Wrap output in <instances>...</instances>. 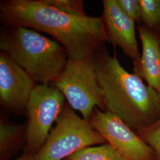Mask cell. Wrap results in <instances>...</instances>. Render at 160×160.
Here are the masks:
<instances>
[{
    "label": "cell",
    "mask_w": 160,
    "mask_h": 160,
    "mask_svg": "<svg viewBox=\"0 0 160 160\" xmlns=\"http://www.w3.org/2000/svg\"><path fill=\"white\" fill-rule=\"evenodd\" d=\"M103 20L108 42L119 47L136 65L140 60L135 22L119 6L116 0H103Z\"/></svg>",
    "instance_id": "obj_9"
},
{
    "label": "cell",
    "mask_w": 160,
    "mask_h": 160,
    "mask_svg": "<svg viewBox=\"0 0 160 160\" xmlns=\"http://www.w3.org/2000/svg\"><path fill=\"white\" fill-rule=\"evenodd\" d=\"M46 4L72 16H87L84 10L83 2L80 0H43Z\"/></svg>",
    "instance_id": "obj_15"
},
{
    "label": "cell",
    "mask_w": 160,
    "mask_h": 160,
    "mask_svg": "<svg viewBox=\"0 0 160 160\" xmlns=\"http://www.w3.org/2000/svg\"><path fill=\"white\" fill-rule=\"evenodd\" d=\"M142 44L139 62L133 66V73L153 88L160 96V37L157 32L143 24L138 25Z\"/></svg>",
    "instance_id": "obj_10"
},
{
    "label": "cell",
    "mask_w": 160,
    "mask_h": 160,
    "mask_svg": "<svg viewBox=\"0 0 160 160\" xmlns=\"http://www.w3.org/2000/svg\"><path fill=\"white\" fill-rule=\"evenodd\" d=\"M106 143L90 122L65 102L55 127L33 160H63L81 149Z\"/></svg>",
    "instance_id": "obj_4"
},
{
    "label": "cell",
    "mask_w": 160,
    "mask_h": 160,
    "mask_svg": "<svg viewBox=\"0 0 160 160\" xmlns=\"http://www.w3.org/2000/svg\"><path fill=\"white\" fill-rule=\"evenodd\" d=\"M65 99L63 94L54 86H35L26 108L28 120L24 152L35 154L41 148L63 109Z\"/></svg>",
    "instance_id": "obj_6"
},
{
    "label": "cell",
    "mask_w": 160,
    "mask_h": 160,
    "mask_svg": "<svg viewBox=\"0 0 160 160\" xmlns=\"http://www.w3.org/2000/svg\"><path fill=\"white\" fill-rule=\"evenodd\" d=\"M120 8L126 14L138 24H142L141 11L139 0H116Z\"/></svg>",
    "instance_id": "obj_16"
},
{
    "label": "cell",
    "mask_w": 160,
    "mask_h": 160,
    "mask_svg": "<svg viewBox=\"0 0 160 160\" xmlns=\"http://www.w3.org/2000/svg\"><path fill=\"white\" fill-rule=\"evenodd\" d=\"M63 160H125L108 143L81 149Z\"/></svg>",
    "instance_id": "obj_12"
},
{
    "label": "cell",
    "mask_w": 160,
    "mask_h": 160,
    "mask_svg": "<svg viewBox=\"0 0 160 160\" xmlns=\"http://www.w3.org/2000/svg\"><path fill=\"white\" fill-rule=\"evenodd\" d=\"M0 49L38 84H52L62 72L69 58L57 41L20 26H8L2 32Z\"/></svg>",
    "instance_id": "obj_3"
},
{
    "label": "cell",
    "mask_w": 160,
    "mask_h": 160,
    "mask_svg": "<svg viewBox=\"0 0 160 160\" xmlns=\"http://www.w3.org/2000/svg\"><path fill=\"white\" fill-rule=\"evenodd\" d=\"M2 22L46 33L64 47L69 58L88 57L108 41L101 17L67 14L43 0H6L0 3Z\"/></svg>",
    "instance_id": "obj_1"
},
{
    "label": "cell",
    "mask_w": 160,
    "mask_h": 160,
    "mask_svg": "<svg viewBox=\"0 0 160 160\" xmlns=\"http://www.w3.org/2000/svg\"><path fill=\"white\" fill-rule=\"evenodd\" d=\"M94 54L80 59L68 58L62 72L51 84L87 120L96 108L105 111L97 81Z\"/></svg>",
    "instance_id": "obj_5"
},
{
    "label": "cell",
    "mask_w": 160,
    "mask_h": 160,
    "mask_svg": "<svg viewBox=\"0 0 160 160\" xmlns=\"http://www.w3.org/2000/svg\"><path fill=\"white\" fill-rule=\"evenodd\" d=\"M88 121L125 160H155L152 149L119 116L98 108Z\"/></svg>",
    "instance_id": "obj_7"
},
{
    "label": "cell",
    "mask_w": 160,
    "mask_h": 160,
    "mask_svg": "<svg viewBox=\"0 0 160 160\" xmlns=\"http://www.w3.org/2000/svg\"><path fill=\"white\" fill-rule=\"evenodd\" d=\"M135 132L152 149L155 160H160V117L151 124Z\"/></svg>",
    "instance_id": "obj_14"
},
{
    "label": "cell",
    "mask_w": 160,
    "mask_h": 160,
    "mask_svg": "<svg viewBox=\"0 0 160 160\" xmlns=\"http://www.w3.org/2000/svg\"><path fill=\"white\" fill-rule=\"evenodd\" d=\"M142 24L160 33V0H139Z\"/></svg>",
    "instance_id": "obj_13"
},
{
    "label": "cell",
    "mask_w": 160,
    "mask_h": 160,
    "mask_svg": "<svg viewBox=\"0 0 160 160\" xmlns=\"http://www.w3.org/2000/svg\"><path fill=\"white\" fill-rule=\"evenodd\" d=\"M26 126L12 123L1 117L0 160H10L26 147Z\"/></svg>",
    "instance_id": "obj_11"
},
{
    "label": "cell",
    "mask_w": 160,
    "mask_h": 160,
    "mask_svg": "<svg viewBox=\"0 0 160 160\" xmlns=\"http://www.w3.org/2000/svg\"><path fill=\"white\" fill-rule=\"evenodd\" d=\"M34 155L31 152L23 151L22 154L13 160H33Z\"/></svg>",
    "instance_id": "obj_17"
},
{
    "label": "cell",
    "mask_w": 160,
    "mask_h": 160,
    "mask_svg": "<svg viewBox=\"0 0 160 160\" xmlns=\"http://www.w3.org/2000/svg\"><path fill=\"white\" fill-rule=\"evenodd\" d=\"M159 34H160V33H159Z\"/></svg>",
    "instance_id": "obj_18"
},
{
    "label": "cell",
    "mask_w": 160,
    "mask_h": 160,
    "mask_svg": "<svg viewBox=\"0 0 160 160\" xmlns=\"http://www.w3.org/2000/svg\"><path fill=\"white\" fill-rule=\"evenodd\" d=\"M94 57L105 111L119 116L134 131L160 118V95L137 75L128 72L115 52L112 56L102 47Z\"/></svg>",
    "instance_id": "obj_2"
},
{
    "label": "cell",
    "mask_w": 160,
    "mask_h": 160,
    "mask_svg": "<svg viewBox=\"0 0 160 160\" xmlns=\"http://www.w3.org/2000/svg\"><path fill=\"white\" fill-rule=\"evenodd\" d=\"M35 84L28 73L4 52L0 53V100L2 106L14 113L26 108Z\"/></svg>",
    "instance_id": "obj_8"
}]
</instances>
